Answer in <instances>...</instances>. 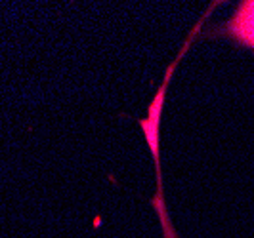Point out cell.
I'll return each mask as SVG.
<instances>
[{
  "mask_svg": "<svg viewBox=\"0 0 254 238\" xmlns=\"http://www.w3.org/2000/svg\"><path fill=\"white\" fill-rule=\"evenodd\" d=\"M174 67H176V65H170V67H168L163 84L159 86L157 95L153 97V101L149 103V107H147V116H145V118H140L141 132H143V136L147 139V147H149L153 158H155L157 192H155V196H153L151 206H153V210L157 212V215H159V221H161V227H163V238H180L174 225H172L170 213H168L165 192H163L161 162H159V158H161V154H159V143H161V114H163V109H165V95H166V90H168V82H170L172 73H174Z\"/></svg>",
  "mask_w": 254,
  "mask_h": 238,
  "instance_id": "1",
  "label": "cell"
},
{
  "mask_svg": "<svg viewBox=\"0 0 254 238\" xmlns=\"http://www.w3.org/2000/svg\"><path fill=\"white\" fill-rule=\"evenodd\" d=\"M208 38H226L229 42L254 51V0H241L228 21L204 33Z\"/></svg>",
  "mask_w": 254,
  "mask_h": 238,
  "instance_id": "2",
  "label": "cell"
}]
</instances>
